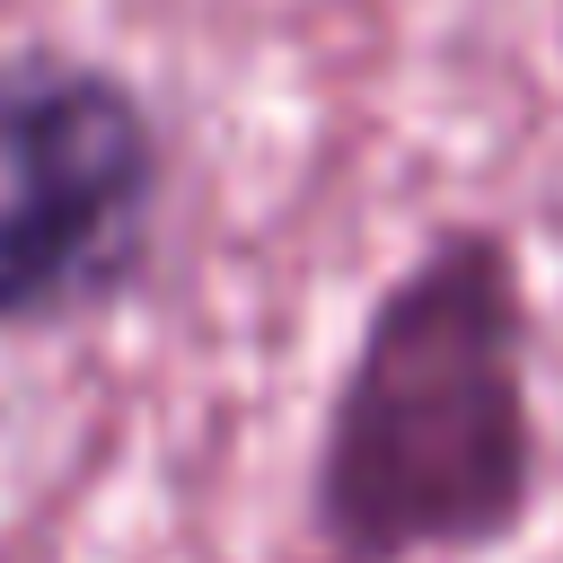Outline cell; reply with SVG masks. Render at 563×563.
<instances>
[{"label": "cell", "instance_id": "obj_1", "mask_svg": "<svg viewBox=\"0 0 563 563\" xmlns=\"http://www.w3.org/2000/svg\"><path fill=\"white\" fill-rule=\"evenodd\" d=\"M537 299L501 220H449L352 325L317 449V563H457L537 510Z\"/></svg>", "mask_w": 563, "mask_h": 563}, {"label": "cell", "instance_id": "obj_2", "mask_svg": "<svg viewBox=\"0 0 563 563\" xmlns=\"http://www.w3.org/2000/svg\"><path fill=\"white\" fill-rule=\"evenodd\" d=\"M167 211L150 97L70 44H0V334L114 308Z\"/></svg>", "mask_w": 563, "mask_h": 563}]
</instances>
